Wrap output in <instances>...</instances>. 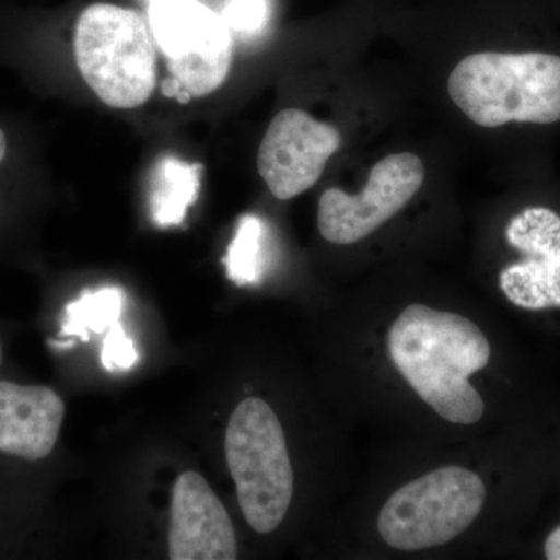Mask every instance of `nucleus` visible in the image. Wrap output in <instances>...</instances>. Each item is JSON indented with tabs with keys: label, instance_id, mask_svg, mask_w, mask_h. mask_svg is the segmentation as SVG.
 Listing matches in <instances>:
<instances>
[{
	"label": "nucleus",
	"instance_id": "nucleus-11",
	"mask_svg": "<svg viewBox=\"0 0 560 560\" xmlns=\"http://www.w3.org/2000/svg\"><path fill=\"white\" fill-rule=\"evenodd\" d=\"M201 164H189L175 156L158 162L151 178V220L161 228L178 226L200 194Z\"/></svg>",
	"mask_w": 560,
	"mask_h": 560
},
{
	"label": "nucleus",
	"instance_id": "nucleus-6",
	"mask_svg": "<svg viewBox=\"0 0 560 560\" xmlns=\"http://www.w3.org/2000/svg\"><path fill=\"white\" fill-rule=\"evenodd\" d=\"M149 24L172 77L191 97H205L228 79L232 32L200 0H149Z\"/></svg>",
	"mask_w": 560,
	"mask_h": 560
},
{
	"label": "nucleus",
	"instance_id": "nucleus-17",
	"mask_svg": "<svg viewBox=\"0 0 560 560\" xmlns=\"http://www.w3.org/2000/svg\"><path fill=\"white\" fill-rule=\"evenodd\" d=\"M138 350L135 342L119 323L110 327L102 349V363L108 371L131 370L138 363Z\"/></svg>",
	"mask_w": 560,
	"mask_h": 560
},
{
	"label": "nucleus",
	"instance_id": "nucleus-10",
	"mask_svg": "<svg viewBox=\"0 0 560 560\" xmlns=\"http://www.w3.org/2000/svg\"><path fill=\"white\" fill-rule=\"evenodd\" d=\"M65 411V401L47 386L0 382V452L25 460L47 458Z\"/></svg>",
	"mask_w": 560,
	"mask_h": 560
},
{
	"label": "nucleus",
	"instance_id": "nucleus-21",
	"mask_svg": "<svg viewBox=\"0 0 560 560\" xmlns=\"http://www.w3.org/2000/svg\"><path fill=\"white\" fill-rule=\"evenodd\" d=\"M0 361H2V346H0Z\"/></svg>",
	"mask_w": 560,
	"mask_h": 560
},
{
	"label": "nucleus",
	"instance_id": "nucleus-9",
	"mask_svg": "<svg viewBox=\"0 0 560 560\" xmlns=\"http://www.w3.org/2000/svg\"><path fill=\"white\" fill-rule=\"evenodd\" d=\"M172 560H234L237 539L226 508L197 471L179 475L172 493Z\"/></svg>",
	"mask_w": 560,
	"mask_h": 560
},
{
	"label": "nucleus",
	"instance_id": "nucleus-16",
	"mask_svg": "<svg viewBox=\"0 0 560 560\" xmlns=\"http://www.w3.org/2000/svg\"><path fill=\"white\" fill-rule=\"evenodd\" d=\"M221 16L231 32L259 35L270 18V0H228Z\"/></svg>",
	"mask_w": 560,
	"mask_h": 560
},
{
	"label": "nucleus",
	"instance_id": "nucleus-20",
	"mask_svg": "<svg viewBox=\"0 0 560 560\" xmlns=\"http://www.w3.org/2000/svg\"><path fill=\"white\" fill-rule=\"evenodd\" d=\"M7 153V138L5 135H3L2 128H0V162L3 161V158H5Z\"/></svg>",
	"mask_w": 560,
	"mask_h": 560
},
{
	"label": "nucleus",
	"instance_id": "nucleus-2",
	"mask_svg": "<svg viewBox=\"0 0 560 560\" xmlns=\"http://www.w3.org/2000/svg\"><path fill=\"white\" fill-rule=\"evenodd\" d=\"M448 94L480 127L510 121L556 124L560 120V57L540 51L469 55L453 69Z\"/></svg>",
	"mask_w": 560,
	"mask_h": 560
},
{
	"label": "nucleus",
	"instance_id": "nucleus-19",
	"mask_svg": "<svg viewBox=\"0 0 560 560\" xmlns=\"http://www.w3.org/2000/svg\"><path fill=\"white\" fill-rule=\"evenodd\" d=\"M545 558L560 560V525L552 529L545 540Z\"/></svg>",
	"mask_w": 560,
	"mask_h": 560
},
{
	"label": "nucleus",
	"instance_id": "nucleus-1",
	"mask_svg": "<svg viewBox=\"0 0 560 560\" xmlns=\"http://www.w3.org/2000/svg\"><path fill=\"white\" fill-rule=\"evenodd\" d=\"M390 360L420 399L458 425L480 422L486 405L469 378L485 370L490 345L466 316L411 304L388 331Z\"/></svg>",
	"mask_w": 560,
	"mask_h": 560
},
{
	"label": "nucleus",
	"instance_id": "nucleus-5",
	"mask_svg": "<svg viewBox=\"0 0 560 560\" xmlns=\"http://www.w3.org/2000/svg\"><path fill=\"white\" fill-rule=\"evenodd\" d=\"M485 482L459 466L441 467L397 489L378 515L382 539L400 551L447 544L477 521Z\"/></svg>",
	"mask_w": 560,
	"mask_h": 560
},
{
	"label": "nucleus",
	"instance_id": "nucleus-13",
	"mask_svg": "<svg viewBox=\"0 0 560 560\" xmlns=\"http://www.w3.org/2000/svg\"><path fill=\"white\" fill-rule=\"evenodd\" d=\"M506 241L530 259L560 265V217L548 208H528L506 228Z\"/></svg>",
	"mask_w": 560,
	"mask_h": 560
},
{
	"label": "nucleus",
	"instance_id": "nucleus-15",
	"mask_svg": "<svg viewBox=\"0 0 560 560\" xmlns=\"http://www.w3.org/2000/svg\"><path fill=\"white\" fill-rule=\"evenodd\" d=\"M125 293L119 287L86 291L79 301L68 307L62 334L77 335L81 340H90L91 331L102 334L119 323L124 308Z\"/></svg>",
	"mask_w": 560,
	"mask_h": 560
},
{
	"label": "nucleus",
	"instance_id": "nucleus-12",
	"mask_svg": "<svg viewBox=\"0 0 560 560\" xmlns=\"http://www.w3.org/2000/svg\"><path fill=\"white\" fill-rule=\"evenodd\" d=\"M500 289L515 307L525 311L560 308V265L540 259L512 264L500 275Z\"/></svg>",
	"mask_w": 560,
	"mask_h": 560
},
{
	"label": "nucleus",
	"instance_id": "nucleus-14",
	"mask_svg": "<svg viewBox=\"0 0 560 560\" xmlns=\"http://www.w3.org/2000/svg\"><path fill=\"white\" fill-rule=\"evenodd\" d=\"M267 259V226L264 220L246 213L237 223L226 257L223 259L228 278L237 285L259 283Z\"/></svg>",
	"mask_w": 560,
	"mask_h": 560
},
{
	"label": "nucleus",
	"instance_id": "nucleus-7",
	"mask_svg": "<svg viewBox=\"0 0 560 560\" xmlns=\"http://www.w3.org/2000/svg\"><path fill=\"white\" fill-rule=\"evenodd\" d=\"M423 179L425 167L418 154L394 153L383 158L372 167L361 194L329 189L320 195V235L335 245L363 241L415 198Z\"/></svg>",
	"mask_w": 560,
	"mask_h": 560
},
{
	"label": "nucleus",
	"instance_id": "nucleus-8",
	"mask_svg": "<svg viewBox=\"0 0 560 560\" xmlns=\"http://www.w3.org/2000/svg\"><path fill=\"white\" fill-rule=\"evenodd\" d=\"M334 125L301 109L276 114L261 140L257 168L278 200H291L315 186L330 158L340 150Z\"/></svg>",
	"mask_w": 560,
	"mask_h": 560
},
{
	"label": "nucleus",
	"instance_id": "nucleus-4",
	"mask_svg": "<svg viewBox=\"0 0 560 560\" xmlns=\"http://www.w3.org/2000/svg\"><path fill=\"white\" fill-rule=\"evenodd\" d=\"M243 517L260 534L278 529L293 499L285 433L267 401L248 397L232 412L224 438Z\"/></svg>",
	"mask_w": 560,
	"mask_h": 560
},
{
	"label": "nucleus",
	"instance_id": "nucleus-18",
	"mask_svg": "<svg viewBox=\"0 0 560 560\" xmlns=\"http://www.w3.org/2000/svg\"><path fill=\"white\" fill-rule=\"evenodd\" d=\"M162 94L165 97L176 98L179 103H189L191 98V94L189 91H186V88L180 84L178 79L172 77V79L164 80L162 83Z\"/></svg>",
	"mask_w": 560,
	"mask_h": 560
},
{
	"label": "nucleus",
	"instance_id": "nucleus-3",
	"mask_svg": "<svg viewBox=\"0 0 560 560\" xmlns=\"http://www.w3.org/2000/svg\"><path fill=\"white\" fill-rule=\"evenodd\" d=\"M138 11L94 3L81 13L75 60L81 75L110 108L132 109L156 88V47Z\"/></svg>",
	"mask_w": 560,
	"mask_h": 560
}]
</instances>
